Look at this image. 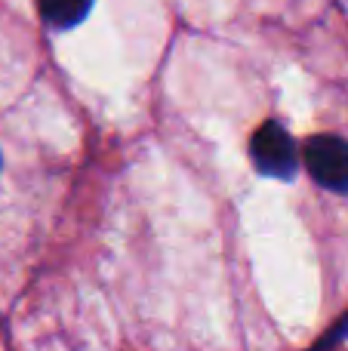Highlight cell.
I'll list each match as a JSON object with an SVG mask.
<instances>
[{
  "mask_svg": "<svg viewBox=\"0 0 348 351\" xmlns=\"http://www.w3.org/2000/svg\"><path fill=\"white\" fill-rule=\"evenodd\" d=\"M37 6H40V16L49 28L65 31L90 16L92 0H37Z\"/></svg>",
  "mask_w": 348,
  "mask_h": 351,
  "instance_id": "obj_3",
  "label": "cell"
},
{
  "mask_svg": "<svg viewBox=\"0 0 348 351\" xmlns=\"http://www.w3.org/2000/svg\"><path fill=\"white\" fill-rule=\"evenodd\" d=\"M306 170L318 185L348 194V142L339 136H312L302 148Z\"/></svg>",
  "mask_w": 348,
  "mask_h": 351,
  "instance_id": "obj_1",
  "label": "cell"
},
{
  "mask_svg": "<svg viewBox=\"0 0 348 351\" xmlns=\"http://www.w3.org/2000/svg\"><path fill=\"white\" fill-rule=\"evenodd\" d=\"M250 154L256 160L259 173L275 176V179H290L299 167V148L290 139V133L281 123H265L256 130L250 142Z\"/></svg>",
  "mask_w": 348,
  "mask_h": 351,
  "instance_id": "obj_2",
  "label": "cell"
}]
</instances>
